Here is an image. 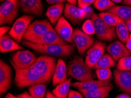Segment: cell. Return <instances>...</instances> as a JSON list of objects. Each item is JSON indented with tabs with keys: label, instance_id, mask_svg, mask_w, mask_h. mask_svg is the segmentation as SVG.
<instances>
[{
	"label": "cell",
	"instance_id": "cell-4",
	"mask_svg": "<svg viewBox=\"0 0 131 98\" xmlns=\"http://www.w3.org/2000/svg\"><path fill=\"white\" fill-rule=\"evenodd\" d=\"M57 64L56 59L54 57L44 55L38 58L32 66L40 73L45 83H48L52 78Z\"/></svg>",
	"mask_w": 131,
	"mask_h": 98
},
{
	"label": "cell",
	"instance_id": "cell-43",
	"mask_svg": "<svg viewBox=\"0 0 131 98\" xmlns=\"http://www.w3.org/2000/svg\"><path fill=\"white\" fill-rule=\"evenodd\" d=\"M68 4H70L71 5H76L77 3H78V0H67Z\"/></svg>",
	"mask_w": 131,
	"mask_h": 98
},
{
	"label": "cell",
	"instance_id": "cell-14",
	"mask_svg": "<svg viewBox=\"0 0 131 98\" xmlns=\"http://www.w3.org/2000/svg\"><path fill=\"white\" fill-rule=\"evenodd\" d=\"M13 78V71L10 66L1 59L0 61V93L7 92L11 87Z\"/></svg>",
	"mask_w": 131,
	"mask_h": 98
},
{
	"label": "cell",
	"instance_id": "cell-23",
	"mask_svg": "<svg viewBox=\"0 0 131 98\" xmlns=\"http://www.w3.org/2000/svg\"><path fill=\"white\" fill-rule=\"evenodd\" d=\"M64 9L65 7L63 3L52 5L48 8L45 15L51 24L54 25L57 24V21L61 17L62 12L64 11Z\"/></svg>",
	"mask_w": 131,
	"mask_h": 98
},
{
	"label": "cell",
	"instance_id": "cell-37",
	"mask_svg": "<svg viewBox=\"0 0 131 98\" xmlns=\"http://www.w3.org/2000/svg\"><path fill=\"white\" fill-rule=\"evenodd\" d=\"M17 96L20 98H37L32 96H31L30 94L29 93V92H24L17 95Z\"/></svg>",
	"mask_w": 131,
	"mask_h": 98
},
{
	"label": "cell",
	"instance_id": "cell-16",
	"mask_svg": "<svg viewBox=\"0 0 131 98\" xmlns=\"http://www.w3.org/2000/svg\"><path fill=\"white\" fill-rule=\"evenodd\" d=\"M55 30L57 34L60 36L61 38L66 41L67 42H72L73 29L72 26L65 18V17H60V18L57 21L56 25H55Z\"/></svg>",
	"mask_w": 131,
	"mask_h": 98
},
{
	"label": "cell",
	"instance_id": "cell-41",
	"mask_svg": "<svg viewBox=\"0 0 131 98\" xmlns=\"http://www.w3.org/2000/svg\"><path fill=\"white\" fill-rule=\"evenodd\" d=\"M45 98H57L53 95L52 92H51L49 91H48L47 92L46 96H45Z\"/></svg>",
	"mask_w": 131,
	"mask_h": 98
},
{
	"label": "cell",
	"instance_id": "cell-9",
	"mask_svg": "<svg viewBox=\"0 0 131 98\" xmlns=\"http://www.w3.org/2000/svg\"><path fill=\"white\" fill-rule=\"evenodd\" d=\"M34 19L32 16L25 15L19 17L14 22L8 32V35L17 42H21L23 39L28 27Z\"/></svg>",
	"mask_w": 131,
	"mask_h": 98
},
{
	"label": "cell",
	"instance_id": "cell-1",
	"mask_svg": "<svg viewBox=\"0 0 131 98\" xmlns=\"http://www.w3.org/2000/svg\"><path fill=\"white\" fill-rule=\"evenodd\" d=\"M23 44L38 53L51 57H67L74 52L72 45H39L27 41H23Z\"/></svg>",
	"mask_w": 131,
	"mask_h": 98
},
{
	"label": "cell",
	"instance_id": "cell-44",
	"mask_svg": "<svg viewBox=\"0 0 131 98\" xmlns=\"http://www.w3.org/2000/svg\"><path fill=\"white\" fill-rule=\"evenodd\" d=\"M123 4L126 5H131V0H123Z\"/></svg>",
	"mask_w": 131,
	"mask_h": 98
},
{
	"label": "cell",
	"instance_id": "cell-15",
	"mask_svg": "<svg viewBox=\"0 0 131 98\" xmlns=\"http://www.w3.org/2000/svg\"><path fill=\"white\" fill-rule=\"evenodd\" d=\"M33 43L39 45H66L65 41L61 38L55 29L51 27L42 37L35 40Z\"/></svg>",
	"mask_w": 131,
	"mask_h": 98
},
{
	"label": "cell",
	"instance_id": "cell-10",
	"mask_svg": "<svg viewBox=\"0 0 131 98\" xmlns=\"http://www.w3.org/2000/svg\"><path fill=\"white\" fill-rule=\"evenodd\" d=\"M63 13L64 17L69 20L73 24L79 23L81 20L86 18L88 16L91 17L94 13L89 7L85 8H81L70 4H67L65 5Z\"/></svg>",
	"mask_w": 131,
	"mask_h": 98
},
{
	"label": "cell",
	"instance_id": "cell-20",
	"mask_svg": "<svg viewBox=\"0 0 131 98\" xmlns=\"http://www.w3.org/2000/svg\"><path fill=\"white\" fill-rule=\"evenodd\" d=\"M67 67L62 59H59L57 61L56 68L53 73L52 81L53 86H56L58 84L67 80Z\"/></svg>",
	"mask_w": 131,
	"mask_h": 98
},
{
	"label": "cell",
	"instance_id": "cell-2",
	"mask_svg": "<svg viewBox=\"0 0 131 98\" xmlns=\"http://www.w3.org/2000/svg\"><path fill=\"white\" fill-rule=\"evenodd\" d=\"M67 74L69 77L83 82L94 79L95 75L92 68L87 65L82 57L76 55L69 61L67 66Z\"/></svg>",
	"mask_w": 131,
	"mask_h": 98
},
{
	"label": "cell",
	"instance_id": "cell-11",
	"mask_svg": "<svg viewBox=\"0 0 131 98\" xmlns=\"http://www.w3.org/2000/svg\"><path fill=\"white\" fill-rule=\"evenodd\" d=\"M72 41L81 55H83L94 43V39L92 36L86 34L78 28L73 30Z\"/></svg>",
	"mask_w": 131,
	"mask_h": 98
},
{
	"label": "cell",
	"instance_id": "cell-24",
	"mask_svg": "<svg viewBox=\"0 0 131 98\" xmlns=\"http://www.w3.org/2000/svg\"><path fill=\"white\" fill-rule=\"evenodd\" d=\"M108 11L116 15L124 22L131 19V7L129 6L115 5L109 9Z\"/></svg>",
	"mask_w": 131,
	"mask_h": 98
},
{
	"label": "cell",
	"instance_id": "cell-35",
	"mask_svg": "<svg viewBox=\"0 0 131 98\" xmlns=\"http://www.w3.org/2000/svg\"><path fill=\"white\" fill-rule=\"evenodd\" d=\"M67 98H84L82 93L79 91H75L73 90H70L69 92Z\"/></svg>",
	"mask_w": 131,
	"mask_h": 98
},
{
	"label": "cell",
	"instance_id": "cell-28",
	"mask_svg": "<svg viewBox=\"0 0 131 98\" xmlns=\"http://www.w3.org/2000/svg\"><path fill=\"white\" fill-rule=\"evenodd\" d=\"M116 66L115 61L113 59L110 54H104L100 60L98 61L94 69H96L101 68H110L112 67H115Z\"/></svg>",
	"mask_w": 131,
	"mask_h": 98
},
{
	"label": "cell",
	"instance_id": "cell-33",
	"mask_svg": "<svg viewBox=\"0 0 131 98\" xmlns=\"http://www.w3.org/2000/svg\"><path fill=\"white\" fill-rule=\"evenodd\" d=\"M82 31L89 35H93L95 34V27L92 20L88 19L84 22L82 27Z\"/></svg>",
	"mask_w": 131,
	"mask_h": 98
},
{
	"label": "cell",
	"instance_id": "cell-22",
	"mask_svg": "<svg viewBox=\"0 0 131 98\" xmlns=\"http://www.w3.org/2000/svg\"><path fill=\"white\" fill-rule=\"evenodd\" d=\"M21 49H23V47L19 45L8 34H5L0 38V51L1 53H7Z\"/></svg>",
	"mask_w": 131,
	"mask_h": 98
},
{
	"label": "cell",
	"instance_id": "cell-47",
	"mask_svg": "<svg viewBox=\"0 0 131 98\" xmlns=\"http://www.w3.org/2000/svg\"><path fill=\"white\" fill-rule=\"evenodd\" d=\"M5 98H9V97H8V96H5Z\"/></svg>",
	"mask_w": 131,
	"mask_h": 98
},
{
	"label": "cell",
	"instance_id": "cell-18",
	"mask_svg": "<svg viewBox=\"0 0 131 98\" xmlns=\"http://www.w3.org/2000/svg\"><path fill=\"white\" fill-rule=\"evenodd\" d=\"M107 51L115 61H118L125 57L131 56V53L127 48L126 45L119 41H116L109 45L107 47Z\"/></svg>",
	"mask_w": 131,
	"mask_h": 98
},
{
	"label": "cell",
	"instance_id": "cell-32",
	"mask_svg": "<svg viewBox=\"0 0 131 98\" xmlns=\"http://www.w3.org/2000/svg\"><path fill=\"white\" fill-rule=\"evenodd\" d=\"M97 78L100 81H108L111 79L112 72L110 68H101L96 69L95 71Z\"/></svg>",
	"mask_w": 131,
	"mask_h": 98
},
{
	"label": "cell",
	"instance_id": "cell-21",
	"mask_svg": "<svg viewBox=\"0 0 131 98\" xmlns=\"http://www.w3.org/2000/svg\"><path fill=\"white\" fill-rule=\"evenodd\" d=\"M114 88L112 83L105 86L89 90L79 91L82 93L85 98H108L111 91Z\"/></svg>",
	"mask_w": 131,
	"mask_h": 98
},
{
	"label": "cell",
	"instance_id": "cell-12",
	"mask_svg": "<svg viewBox=\"0 0 131 98\" xmlns=\"http://www.w3.org/2000/svg\"><path fill=\"white\" fill-rule=\"evenodd\" d=\"M105 43L100 41H96L86 52L85 62L91 68H94L98 61L104 55Z\"/></svg>",
	"mask_w": 131,
	"mask_h": 98
},
{
	"label": "cell",
	"instance_id": "cell-30",
	"mask_svg": "<svg viewBox=\"0 0 131 98\" xmlns=\"http://www.w3.org/2000/svg\"><path fill=\"white\" fill-rule=\"evenodd\" d=\"M115 4L111 0H96L94 3V6L98 11H104L114 7Z\"/></svg>",
	"mask_w": 131,
	"mask_h": 98
},
{
	"label": "cell",
	"instance_id": "cell-13",
	"mask_svg": "<svg viewBox=\"0 0 131 98\" xmlns=\"http://www.w3.org/2000/svg\"><path fill=\"white\" fill-rule=\"evenodd\" d=\"M114 81L121 91L131 96V72L115 69L114 71Z\"/></svg>",
	"mask_w": 131,
	"mask_h": 98
},
{
	"label": "cell",
	"instance_id": "cell-38",
	"mask_svg": "<svg viewBox=\"0 0 131 98\" xmlns=\"http://www.w3.org/2000/svg\"><path fill=\"white\" fill-rule=\"evenodd\" d=\"M65 0H46V1L48 3V4L49 5H54L56 4L60 3H63Z\"/></svg>",
	"mask_w": 131,
	"mask_h": 98
},
{
	"label": "cell",
	"instance_id": "cell-8",
	"mask_svg": "<svg viewBox=\"0 0 131 98\" xmlns=\"http://www.w3.org/2000/svg\"><path fill=\"white\" fill-rule=\"evenodd\" d=\"M38 58L28 50H19L12 55L11 62L13 67L24 69L32 67Z\"/></svg>",
	"mask_w": 131,
	"mask_h": 98
},
{
	"label": "cell",
	"instance_id": "cell-36",
	"mask_svg": "<svg viewBox=\"0 0 131 98\" xmlns=\"http://www.w3.org/2000/svg\"><path fill=\"white\" fill-rule=\"evenodd\" d=\"M11 29V28L8 26H1L0 28V37H3L7 32H9Z\"/></svg>",
	"mask_w": 131,
	"mask_h": 98
},
{
	"label": "cell",
	"instance_id": "cell-17",
	"mask_svg": "<svg viewBox=\"0 0 131 98\" xmlns=\"http://www.w3.org/2000/svg\"><path fill=\"white\" fill-rule=\"evenodd\" d=\"M21 10L24 13L41 17L43 13L42 0H20Z\"/></svg>",
	"mask_w": 131,
	"mask_h": 98
},
{
	"label": "cell",
	"instance_id": "cell-3",
	"mask_svg": "<svg viewBox=\"0 0 131 98\" xmlns=\"http://www.w3.org/2000/svg\"><path fill=\"white\" fill-rule=\"evenodd\" d=\"M13 68L15 72L14 83L18 88H24L37 84L45 83L40 73L34 66L24 69Z\"/></svg>",
	"mask_w": 131,
	"mask_h": 98
},
{
	"label": "cell",
	"instance_id": "cell-27",
	"mask_svg": "<svg viewBox=\"0 0 131 98\" xmlns=\"http://www.w3.org/2000/svg\"><path fill=\"white\" fill-rule=\"evenodd\" d=\"M47 86L45 83H39L29 87L28 92L37 98H45L47 93Z\"/></svg>",
	"mask_w": 131,
	"mask_h": 98
},
{
	"label": "cell",
	"instance_id": "cell-5",
	"mask_svg": "<svg viewBox=\"0 0 131 98\" xmlns=\"http://www.w3.org/2000/svg\"><path fill=\"white\" fill-rule=\"evenodd\" d=\"M91 19L94 24L95 34L99 39L107 42H111L115 39L117 36L115 27H111L106 24L99 15L95 13L92 14Z\"/></svg>",
	"mask_w": 131,
	"mask_h": 98
},
{
	"label": "cell",
	"instance_id": "cell-45",
	"mask_svg": "<svg viewBox=\"0 0 131 98\" xmlns=\"http://www.w3.org/2000/svg\"><path fill=\"white\" fill-rule=\"evenodd\" d=\"M7 96H8V97H9V98H20V97H18L17 96H15V95H13V94L11 93H8L7 95Z\"/></svg>",
	"mask_w": 131,
	"mask_h": 98
},
{
	"label": "cell",
	"instance_id": "cell-6",
	"mask_svg": "<svg viewBox=\"0 0 131 98\" xmlns=\"http://www.w3.org/2000/svg\"><path fill=\"white\" fill-rule=\"evenodd\" d=\"M20 0H5L0 6V24H11L18 14Z\"/></svg>",
	"mask_w": 131,
	"mask_h": 98
},
{
	"label": "cell",
	"instance_id": "cell-25",
	"mask_svg": "<svg viewBox=\"0 0 131 98\" xmlns=\"http://www.w3.org/2000/svg\"><path fill=\"white\" fill-rule=\"evenodd\" d=\"M72 79L69 78L66 81L58 84L52 90V93L57 98H67L69 93V88L71 86Z\"/></svg>",
	"mask_w": 131,
	"mask_h": 98
},
{
	"label": "cell",
	"instance_id": "cell-29",
	"mask_svg": "<svg viewBox=\"0 0 131 98\" xmlns=\"http://www.w3.org/2000/svg\"><path fill=\"white\" fill-rule=\"evenodd\" d=\"M99 16L106 24L112 27H115L118 24L122 21V20L116 15L108 11L106 13H101Z\"/></svg>",
	"mask_w": 131,
	"mask_h": 98
},
{
	"label": "cell",
	"instance_id": "cell-48",
	"mask_svg": "<svg viewBox=\"0 0 131 98\" xmlns=\"http://www.w3.org/2000/svg\"><path fill=\"white\" fill-rule=\"evenodd\" d=\"M5 1V0H1V1Z\"/></svg>",
	"mask_w": 131,
	"mask_h": 98
},
{
	"label": "cell",
	"instance_id": "cell-42",
	"mask_svg": "<svg viewBox=\"0 0 131 98\" xmlns=\"http://www.w3.org/2000/svg\"><path fill=\"white\" fill-rule=\"evenodd\" d=\"M125 24L126 25L127 28H128L129 31L131 33V19L129 20V21H127L126 22H125Z\"/></svg>",
	"mask_w": 131,
	"mask_h": 98
},
{
	"label": "cell",
	"instance_id": "cell-7",
	"mask_svg": "<svg viewBox=\"0 0 131 98\" xmlns=\"http://www.w3.org/2000/svg\"><path fill=\"white\" fill-rule=\"evenodd\" d=\"M51 27V24L46 19L36 20L28 27L23 37V40L33 42L44 34Z\"/></svg>",
	"mask_w": 131,
	"mask_h": 98
},
{
	"label": "cell",
	"instance_id": "cell-46",
	"mask_svg": "<svg viewBox=\"0 0 131 98\" xmlns=\"http://www.w3.org/2000/svg\"><path fill=\"white\" fill-rule=\"evenodd\" d=\"M111 1H112L114 3H120L122 2L123 0H111Z\"/></svg>",
	"mask_w": 131,
	"mask_h": 98
},
{
	"label": "cell",
	"instance_id": "cell-34",
	"mask_svg": "<svg viewBox=\"0 0 131 98\" xmlns=\"http://www.w3.org/2000/svg\"><path fill=\"white\" fill-rule=\"evenodd\" d=\"M96 0H78V5L81 8H85L94 4Z\"/></svg>",
	"mask_w": 131,
	"mask_h": 98
},
{
	"label": "cell",
	"instance_id": "cell-39",
	"mask_svg": "<svg viewBox=\"0 0 131 98\" xmlns=\"http://www.w3.org/2000/svg\"><path fill=\"white\" fill-rule=\"evenodd\" d=\"M126 47L131 53V34H130L129 38L128 41L126 43Z\"/></svg>",
	"mask_w": 131,
	"mask_h": 98
},
{
	"label": "cell",
	"instance_id": "cell-31",
	"mask_svg": "<svg viewBox=\"0 0 131 98\" xmlns=\"http://www.w3.org/2000/svg\"><path fill=\"white\" fill-rule=\"evenodd\" d=\"M116 69L120 71H131V56L125 57L118 61Z\"/></svg>",
	"mask_w": 131,
	"mask_h": 98
},
{
	"label": "cell",
	"instance_id": "cell-19",
	"mask_svg": "<svg viewBox=\"0 0 131 98\" xmlns=\"http://www.w3.org/2000/svg\"><path fill=\"white\" fill-rule=\"evenodd\" d=\"M111 79L108 81H100V80H88L83 82H77L71 83V86L75 87L79 91H89V90L105 86L111 83Z\"/></svg>",
	"mask_w": 131,
	"mask_h": 98
},
{
	"label": "cell",
	"instance_id": "cell-40",
	"mask_svg": "<svg viewBox=\"0 0 131 98\" xmlns=\"http://www.w3.org/2000/svg\"><path fill=\"white\" fill-rule=\"evenodd\" d=\"M115 98H131V96L126 93H123L118 95Z\"/></svg>",
	"mask_w": 131,
	"mask_h": 98
},
{
	"label": "cell",
	"instance_id": "cell-26",
	"mask_svg": "<svg viewBox=\"0 0 131 98\" xmlns=\"http://www.w3.org/2000/svg\"><path fill=\"white\" fill-rule=\"evenodd\" d=\"M115 31L117 37L120 41L124 43H126L129 38V31L127 28L124 21H121L115 27Z\"/></svg>",
	"mask_w": 131,
	"mask_h": 98
}]
</instances>
